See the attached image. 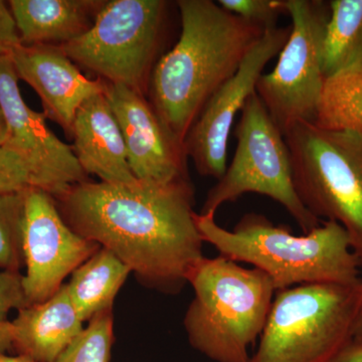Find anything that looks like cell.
Here are the masks:
<instances>
[{
	"mask_svg": "<svg viewBox=\"0 0 362 362\" xmlns=\"http://www.w3.org/2000/svg\"><path fill=\"white\" fill-rule=\"evenodd\" d=\"M54 201L71 230L113 252L143 287L178 295L204 257L189 177L134 185L87 180Z\"/></svg>",
	"mask_w": 362,
	"mask_h": 362,
	"instance_id": "obj_1",
	"label": "cell"
},
{
	"mask_svg": "<svg viewBox=\"0 0 362 362\" xmlns=\"http://www.w3.org/2000/svg\"><path fill=\"white\" fill-rule=\"evenodd\" d=\"M181 30L157 62L150 102L173 135L185 143L204 105L237 73L266 30L213 0H178Z\"/></svg>",
	"mask_w": 362,
	"mask_h": 362,
	"instance_id": "obj_2",
	"label": "cell"
},
{
	"mask_svg": "<svg viewBox=\"0 0 362 362\" xmlns=\"http://www.w3.org/2000/svg\"><path fill=\"white\" fill-rule=\"evenodd\" d=\"M202 240L221 256L251 264L265 272L276 291L302 284L361 282L362 259L352 250L346 230L335 221H323L303 235L287 226H275L261 214L247 213L233 230H226L216 216L195 214Z\"/></svg>",
	"mask_w": 362,
	"mask_h": 362,
	"instance_id": "obj_3",
	"label": "cell"
},
{
	"mask_svg": "<svg viewBox=\"0 0 362 362\" xmlns=\"http://www.w3.org/2000/svg\"><path fill=\"white\" fill-rule=\"evenodd\" d=\"M187 283L194 298L183 325L192 349L214 362H249L277 292L271 278L218 255L204 257Z\"/></svg>",
	"mask_w": 362,
	"mask_h": 362,
	"instance_id": "obj_4",
	"label": "cell"
},
{
	"mask_svg": "<svg viewBox=\"0 0 362 362\" xmlns=\"http://www.w3.org/2000/svg\"><path fill=\"white\" fill-rule=\"evenodd\" d=\"M362 281L316 283L276 292L249 362H334L354 337Z\"/></svg>",
	"mask_w": 362,
	"mask_h": 362,
	"instance_id": "obj_5",
	"label": "cell"
},
{
	"mask_svg": "<svg viewBox=\"0 0 362 362\" xmlns=\"http://www.w3.org/2000/svg\"><path fill=\"white\" fill-rule=\"evenodd\" d=\"M284 137L300 201L318 220L343 226L362 259V134L298 123Z\"/></svg>",
	"mask_w": 362,
	"mask_h": 362,
	"instance_id": "obj_6",
	"label": "cell"
},
{
	"mask_svg": "<svg viewBox=\"0 0 362 362\" xmlns=\"http://www.w3.org/2000/svg\"><path fill=\"white\" fill-rule=\"evenodd\" d=\"M169 6L164 0L106 1L89 32L59 47L99 78L147 94Z\"/></svg>",
	"mask_w": 362,
	"mask_h": 362,
	"instance_id": "obj_7",
	"label": "cell"
},
{
	"mask_svg": "<svg viewBox=\"0 0 362 362\" xmlns=\"http://www.w3.org/2000/svg\"><path fill=\"white\" fill-rule=\"evenodd\" d=\"M235 135V156L223 177L207 192L199 214L216 216L223 204L238 201L246 194H259L284 206L305 233L320 226L321 221L298 197L284 135L256 93L240 111Z\"/></svg>",
	"mask_w": 362,
	"mask_h": 362,
	"instance_id": "obj_8",
	"label": "cell"
},
{
	"mask_svg": "<svg viewBox=\"0 0 362 362\" xmlns=\"http://www.w3.org/2000/svg\"><path fill=\"white\" fill-rule=\"evenodd\" d=\"M282 7L291 18V33L274 70L259 77L256 94L285 135L298 123H315L330 6L324 0H282Z\"/></svg>",
	"mask_w": 362,
	"mask_h": 362,
	"instance_id": "obj_9",
	"label": "cell"
},
{
	"mask_svg": "<svg viewBox=\"0 0 362 362\" xmlns=\"http://www.w3.org/2000/svg\"><path fill=\"white\" fill-rule=\"evenodd\" d=\"M291 25L271 28L252 47L239 70L209 98L185 139L188 157L197 173L221 180L225 175L228 138L233 121L252 94L264 69L282 51Z\"/></svg>",
	"mask_w": 362,
	"mask_h": 362,
	"instance_id": "obj_10",
	"label": "cell"
},
{
	"mask_svg": "<svg viewBox=\"0 0 362 362\" xmlns=\"http://www.w3.org/2000/svg\"><path fill=\"white\" fill-rule=\"evenodd\" d=\"M18 74L9 56L0 58V105L7 133L4 147L16 152L30 173L32 187L52 197L88 180L73 149L47 127L44 113L33 111L21 97Z\"/></svg>",
	"mask_w": 362,
	"mask_h": 362,
	"instance_id": "obj_11",
	"label": "cell"
},
{
	"mask_svg": "<svg viewBox=\"0 0 362 362\" xmlns=\"http://www.w3.org/2000/svg\"><path fill=\"white\" fill-rule=\"evenodd\" d=\"M100 245L71 230L51 194L30 187L25 194L23 289L28 305L42 303L83 265Z\"/></svg>",
	"mask_w": 362,
	"mask_h": 362,
	"instance_id": "obj_12",
	"label": "cell"
},
{
	"mask_svg": "<svg viewBox=\"0 0 362 362\" xmlns=\"http://www.w3.org/2000/svg\"><path fill=\"white\" fill-rule=\"evenodd\" d=\"M105 95L122 131L128 162L137 180L168 182L189 177L185 144L145 95L108 82Z\"/></svg>",
	"mask_w": 362,
	"mask_h": 362,
	"instance_id": "obj_13",
	"label": "cell"
},
{
	"mask_svg": "<svg viewBox=\"0 0 362 362\" xmlns=\"http://www.w3.org/2000/svg\"><path fill=\"white\" fill-rule=\"evenodd\" d=\"M11 57L18 78L39 95L45 117L70 137L78 108L106 90V81L86 77L59 45H21Z\"/></svg>",
	"mask_w": 362,
	"mask_h": 362,
	"instance_id": "obj_14",
	"label": "cell"
},
{
	"mask_svg": "<svg viewBox=\"0 0 362 362\" xmlns=\"http://www.w3.org/2000/svg\"><path fill=\"white\" fill-rule=\"evenodd\" d=\"M71 137V149L86 175L114 185H134L139 180L131 170L122 131L105 93L78 108Z\"/></svg>",
	"mask_w": 362,
	"mask_h": 362,
	"instance_id": "obj_15",
	"label": "cell"
},
{
	"mask_svg": "<svg viewBox=\"0 0 362 362\" xmlns=\"http://www.w3.org/2000/svg\"><path fill=\"white\" fill-rule=\"evenodd\" d=\"M11 324L13 350L35 362L56 361L85 328L66 284L47 301L18 310Z\"/></svg>",
	"mask_w": 362,
	"mask_h": 362,
	"instance_id": "obj_16",
	"label": "cell"
},
{
	"mask_svg": "<svg viewBox=\"0 0 362 362\" xmlns=\"http://www.w3.org/2000/svg\"><path fill=\"white\" fill-rule=\"evenodd\" d=\"M21 45H63L94 25L103 0H11Z\"/></svg>",
	"mask_w": 362,
	"mask_h": 362,
	"instance_id": "obj_17",
	"label": "cell"
},
{
	"mask_svg": "<svg viewBox=\"0 0 362 362\" xmlns=\"http://www.w3.org/2000/svg\"><path fill=\"white\" fill-rule=\"evenodd\" d=\"M131 274L129 267L106 247H100L71 275L69 295L83 322L113 309L114 301Z\"/></svg>",
	"mask_w": 362,
	"mask_h": 362,
	"instance_id": "obj_18",
	"label": "cell"
},
{
	"mask_svg": "<svg viewBox=\"0 0 362 362\" xmlns=\"http://www.w3.org/2000/svg\"><path fill=\"white\" fill-rule=\"evenodd\" d=\"M313 125L362 134L361 62L343 66L325 78Z\"/></svg>",
	"mask_w": 362,
	"mask_h": 362,
	"instance_id": "obj_19",
	"label": "cell"
},
{
	"mask_svg": "<svg viewBox=\"0 0 362 362\" xmlns=\"http://www.w3.org/2000/svg\"><path fill=\"white\" fill-rule=\"evenodd\" d=\"M322 49L324 77L343 66L362 63V0H331Z\"/></svg>",
	"mask_w": 362,
	"mask_h": 362,
	"instance_id": "obj_20",
	"label": "cell"
},
{
	"mask_svg": "<svg viewBox=\"0 0 362 362\" xmlns=\"http://www.w3.org/2000/svg\"><path fill=\"white\" fill-rule=\"evenodd\" d=\"M25 192L0 194V269L21 272L25 267L23 230Z\"/></svg>",
	"mask_w": 362,
	"mask_h": 362,
	"instance_id": "obj_21",
	"label": "cell"
},
{
	"mask_svg": "<svg viewBox=\"0 0 362 362\" xmlns=\"http://www.w3.org/2000/svg\"><path fill=\"white\" fill-rule=\"evenodd\" d=\"M113 343V309H108L93 317L54 362H109Z\"/></svg>",
	"mask_w": 362,
	"mask_h": 362,
	"instance_id": "obj_22",
	"label": "cell"
},
{
	"mask_svg": "<svg viewBox=\"0 0 362 362\" xmlns=\"http://www.w3.org/2000/svg\"><path fill=\"white\" fill-rule=\"evenodd\" d=\"M216 2L226 11L265 30L277 28L279 18L286 14L282 0H218Z\"/></svg>",
	"mask_w": 362,
	"mask_h": 362,
	"instance_id": "obj_23",
	"label": "cell"
},
{
	"mask_svg": "<svg viewBox=\"0 0 362 362\" xmlns=\"http://www.w3.org/2000/svg\"><path fill=\"white\" fill-rule=\"evenodd\" d=\"M32 187L30 173L16 152L0 147V194L25 192Z\"/></svg>",
	"mask_w": 362,
	"mask_h": 362,
	"instance_id": "obj_24",
	"label": "cell"
},
{
	"mask_svg": "<svg viewBox=\"0 0 362 362\" xmlns=\"http://www.w3.org/2000/svg\"><path fill=\"white\" fill-rule=\"evenodd\" d=\"M23 280L21 272H0V323L9 321L7 317L11 311L28 306Z\"/></svg>",
	"mask_w": 362,
	"mask_h": 362,
	"instance_id": "obj_25",
	"label": "cell"
},
{
	"mask_svg": "<svg viewBox=\"0 0 362 362\" xmlns=\"http://www.w3.org/2000/svg\"><path fill=\"white\" fill-rule=\"evenodd\" d=\"M21 45L20 33L8 4L0 0V58L9 56Z\"/></svg>",
	"mask_w": 362,
	"mask_h": 362,
	"instance_id": "obj_26",
	"label": "cell"
},
{
	"mask_svg": "<svg viewBox=\"0 0 362 362\" xmlns=\"http://www.w3.org/2000/svg\"><path fill=\"white\" fill-rule=\"evenodd\" d=\"M334 362H362V343L350 342Z\"/></svg>",
	"mask_w": 362,
	"mask_h": 362,
	"instance_id": "obj_27",
	"label": "cell"
},
{
	"mask_svg": "<svg viewBox=\"0 0 362 362\" xmlns=\"http://www.w3.org/2000/svg\"><path fill=\"white\" fill-rule=\"evenodd\" d=\"M13 327L11 321L0 323V354L13 350Z\"/></svg>",
	"mask_w": 362,
	"mask_h": 362,
	"instance_id": "obj_28",
	"label": "cell"
},
{
	"mask_svg": "<svg viewBox=\"0 0 362 362\" xmlns=\"http://www.w3.org/2000/svg\"><path fill=\"white\" fill-rule=\"evenodd\" d=\"M352 341L362 343V295L361 306H359L358 312H357L356 322H354V337H352Z\"/></svg>",
	"mask_w": 362,
	"mask_h": 362,
	"instance_id": "obj_29",
	"label": "cell"
},
{
	"mask_svg": "<svg viewBox=\"0 0 362 362\" xmlns=\"http://www.w3.org/2000/svg\"><path fill=\"white\" fill-rule=\"evenodd\" d=\"M7 127L6 118H4V111H2L1 105H0V147L4 146L6 139Z\"/></svg>",
	"mask_w": 362,
	"mask_h": 362,
	"instance_id": "obj_30",
	"label": "cell"
},
{
	"mask_svg": "<svg viewBox=\"0 0 362 362\" xmlns=\"http://www.w3.org/2000/svg\"><path fill=\"white\" fill-rule=\"evenodd\" d=\"M0 362H35L32 361V359L28 358V357L23 356H6V354H0Z\"/></svg>",
	"mask_w": 362,
	"mask_h": 362,
	"instance_id": "obj_31",
	"label": "cell"
}]
</instances>
